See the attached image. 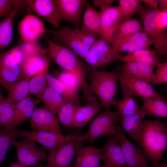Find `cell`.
Returning a JSON list of instances; mask_svg holds the SVG:
<instances>
[{
  "mask_svg": "<svg viewBox=\"0 0 167 167\" xmlns=\"http://www.w3.org/2000/svg\"><path fill=\"white\" fill-rule=\"evenodd\" d=\"M142 122L139 144L145 159L150 160L153 167L160 164L167 149V128L160 118Z\"/></svg>",
  "mask_w": 167,
  "mask_h": 167,
  "instance_id": "cell-1",
  "label": "cell"
},
{
  "mask_svg": "<svg viewBox=\"0 0 167 167\" xmlns=\"http://www.w3.org/2000/svg\"><path fill=\"white\" fill-rule=\"evenodd\" d=\"M47 49L51 58L60 66L73 74L77 78L83 92V100L86 102L95 96L91 92L86 79L88 66L67 47L52 42L47 38Z\"/></svg>",
  "mask_w": 167,
  "mask_h": 167,
  "instance_id": "cell-2",
  "label": "cell"
},
{
  "mask_svg": "<svg viewBox=\"0 0 167 167\" xmlns=\"http://www.w3.org/2000/svg\"><path fill=\"white\" fill-rule=\"evenodd\" d=\"M87 77L91 92L100 99L105 110H109L111 105H117L115 96L118 92V72L94 70Z\"/></svg>",
  "mask_w": 167,
  "mask_h": 167,
  "instance_id": "cell-3",
  "label": "cell"
},
{
  "mask_svg": "<svg viewBox=\"0 0 167 167\" xmlns=\"http://www.w3.org/2000/svg\"><path fill=\"white\" fill-rule=\"evenodd\" d=\"M121 116L117 112L109 110L101 111L92 122L87 133L83 136H77V138L93 143L100 137H109L116 135L119 126L116 125L115 123Z\"/></svg>",
  "mask_w": 167,
  "mask_h": 167,
  "instance_id": "cell-4",
  "label": "cell"
},
{
  "mask_svg": "<svg viewBox=\"0 0 167 167\" xmlns=\"http://www.w3.org/2000/svg\"><path fill=\"white\" fill-rule=\"evenodd\" d=\"M140 17L143 32L153 41L156 54L160 56L167 53V34L160 29L158 21L159 12L149 7H143L138 12Z\"/></svg>",
  "mask_w": 167,
  "mask_h": 167,
  "instance_id": "cell-5",
  "label": "cell"
},
{
  "mask_svg": "<svg viewBox=\"0 0 167 167\" xmlns=\"http://www.w3.org/2000/svg\"><path fill=\"white\" fill-rule=\"evenodd\" d=\"M118 80L122 91V98L140 96L166 102V97L157 92L150 84L131 78L122 71L118 72Z\"/></svg>",
  "mask_w": 167,
  "mask_h": 167,
  "instance_id": "cell-6",
  "label": "cell"
},
{
  "mask_svg": "<svg viewBox=\"0 0 167 167\" xmlns=\"http://www.w3.org/2000/svg\"><path fill=\"white\" fill-rule=\"evenodd\" d=\"M122 54L115 52L112 46L102 38L97 39L89 48L84 60L93 70L113 62L120 61Z\"/></svg>",
  "mask_w": 167,
  "mask_h": 167,
  "instance_id": "cell-7",
  "label": "cell"
},
{
  "mask_svg": "<svg viewBox=\"0 0 167 167\" xmlns=\"http://www.w3.org/2000/svg\"><path fill=\"white\" fill-rule=\"evenodd\" d=\"M77 136L72 135L60 144L52 155L47 156L46 167H73V160L83 144Z\"/></svg>",
  "mask_w": 167,
  "mask_h": 167,
  "instance_id": "cell-8",
  "label": "cell"
},
{
  "mask_svg": "<svg viewBox=\"0 0 167 167\" xmlns=\"http://www.w3.org/2000/svg\"><path fill=\"white\" fill-rule=\"evenodd\" d=\"M36 143L27 136L21 141L15 140L14 142L13 146L16 150L18 162L28 167L40 162L46 161L47 159L46 153Z\"/></svg>",
  "mask_w": 167,
  "mask_h": 167,
  "instance_id": "cell-9",
  "label": "cell"
},
{
  "mask_svg": "<svg viewBox=\"0 0 167 167\" xmlns=\"http://www.w3.org/2000/svg\"><path fill=\"white\" fill-rule=\"evenodd\" d=\"M51 36L52 42L65 46L84 59L87 55L89 48L77 37L75 29L65 26L56 30L46 31Z\"/></svg>",
  "mask_w": 167,
  "mask_h": 167,
  "instance_id": "cell-10",
  "label": "cell"
},
{
  "mask_svg": "<svg viewBox=\"0 0 167 167\" xmlns=\"http://www.w3.org/2000/svg\"><path fill=\"white\" fill-rule=\"evenodd\" d=\"M26 76L9 50L0 54V82L2 86L6 89L11 84Z\"/></svg>",
  "mask_w": 167,
  "mask_h": 167,
  "instance_id": "cell-11",
  "label": "cell"
},
{
  "mask_svg": "<svg viewBox=\"0 0 167 167\" xmlns=\"http://www.w3.org/2000/svg\"><path fill=\"white\" fill-rule=\"evenodd\" d=\"M25 7L28 13L34 12L46 19L55 28H60L61 18L54 0H27Z\"/></svg>",
  "mask_w": 167,
  "mask_h": 167,
  "instance_id": "cell-12",
  "label": "cell"
},
{
  "mask_svg": "<svg viewBox=\"0 0 167 167\" xmlns=\"http://www.w3.org/2000/svg\"><path fill=\"white\" fill-rule=\"evenodd\" d=\"M55 115L45 105L36 108L29 119L31 126L34 130L62 135L58 121Z\"/></svg>",
  "mask_w": 167,
  "mask_h": 167,
  "instance_id": "cell-13",
  "label": "cell"
},
{
  "mask_svg": "<svg viewBox=\"0 0 167 167\" xmlns=\"http://www.w3.org/2000/svg\"><path fill=\"white\" fill-rule=\"evenodd\" d=\"M153 41L143 32L130 35L121 39L112 41L110 44L117 53H128L141 49H149Z\"/></svg>",
  "mask_w": 167,
  "mask_h": 167,
  "instance_id": "cell-14",
  "label": "cell"
},
{
  "mask_svg": "<svg viewBox=\"0 0 167 167\" xmlns=\"http://www.w3.org/2000/svg\"><path fill=\"white\" fill-rule=\"evenodd\" d=\"M118 143L122 149L125 161L124 167H148L140 148L132 144L126 137L121 127L117 134Z\"/></svg>",
  "mask_w": 167,
  "mask_h": 167,
  "instance_id": "cell-15",
  "label": "cell"
},
{
  "mask_svg": "<svg viewBox=\"0 0 167 167\" xmlns=\"http://www.w3.org/2000/svg\"><path fill=\"white\" fill-rule=\"evenodd\" d=\"M101 160L109 167H124L125 161L123 152L116 135L111 137L105 145L100 148Z\"/></svg>",
  "mask_w": 167,
  "mask_h": 167,
  "instance_id": "cell-16",
  "label": "cell"
},
{
  "mask_svg": "<svg viewBox=\"0 0 167 167\" xmlns=\"http://www.w3.org/2000/svg\"><path fill=\"white\" fill-rule=\"evenodd\" d=\"M99 7L101 25L100 35L109 43V33L119 23L123 16L122 10L119 6H109Z\"/></svg>",
  "mask_w": 167,
  "mask_h": 167,
  "instance_id": "cell-17",
  "label": "cell"
},
{
  "mask_svg": "<svg viewBox=\"0 0 167 167\" xmlns=\"http://www.w3.org/2000/svg\"><path fill=\"white\" fill-rule=\"evenodd\" d=\"M61 20L68 21L76 26L80 23L84 6L87 1L85 0H54Z\"/></svg>",
  "mask_w": 167,
  "mask_h": 167,
  "instance_id": "cell-18",
  "label": "cell"
},
{
  "mask_svg": "<svg viewBox=\"0 0 167 167\" xmlns=\"http://www.w3.org/2000/svg\"><path fill=\"white\" fill-rule=\"evenodd\" d=\"M39 102L26 97L17 104L13 116L3 127V129L12 130L26 120L30 119Z\"/></svg>",
  "mask_w": 167,
  "mask_h": 167,
  "instance_id": "cell-19",
  "label": "cell"
},
{
  "mask_svg": "<svg viewBox=\"0 0 167 167\" xmlns=\"http://www.w3.org/2000/svg\"><path fill=\"white\" fill-rule=\"evenodd\" d=\"M21 40L35 41L46 32L44 24L37 17L29 14L21 20L19 26Z\"/></svg>",
  "mask_w": 167,
  "mask_h": 167,
  "instance_id": "cell-20",
  "label": "cell"
},
{
  "mask_svg": "<svg viewBox=\"0 0 167 167\" xmlns=\"http://www.w3.org/2000/svg\"><path fill=\"white\" fill-rule=\"evenodd\" d=\"M72 135L64 136L51 132L34 130L29 132L27 136L38 143L49 151L48 156L52 155L62 143L70 138Z\"/></svg>",
  "mask_w": 167,
  "mask_h": 167,
  "instance_id": "cell-21",
  "label": "cell"
},
{
  "mask_svg": "<svg viewBox=\"0 0 167 167\" xmlns=\"http://www.w3.org/2000/svg\"><path fill=\"white\" fill-rule=\"evenodd\" d=\"M151 65L143 63H126L121 68L125 74L132 78L149 83L155 79L153 69Z\"/></svg>",
  "mask_w": 167,
  "mask_h": 167,
  "instance_id": "cell-22",
  "label": "cell"
},
{
  "mask_svg": "<svg viewBox=\"0 0 167 167\" xmlns=\"http://www.w3.org/2000/svg\"><path fill=\"white\" fill-rule=\"evenodd\" d=\"M83 17L81 31L84 34L97 39L100 35L101 21L99 12L88 2Z\"/></svg>",
  "mask_w": 167,
  "mask_h": 167,
  "instance_id": "cell-23",
  "label": "cell"
},
{
  "mask_svg": "<svg viewBox=\"0 0 167 167\" xmlns=\"http://www.w3.org/2000/svg\"><path fill=\"white\" fill-rule=\"evenodd\" d=\"M104 107L96 99L92 98L87 101V105L78 107L74 116V127L79 128L84 126Z\"/></svg>",
  "mask_w": 167,
  "mask_h": 167,
  "instance_id": "cell-24",
  "label": "cell"
},
{
  "mask_svg": "<svg viewBox=\"0 0 167 167\" xmlns=\"http://www.w3.org/2000/svg\"><path fill=\"white\" fill-rule=\"evenodd\" d=\"M145 115L142 107L132 115L121 116L119 121L123 129L137 143L140 141V135L143 127L142 118Z\"/></svg>",
  "mask_w": 167,
  "mask_h": 167,
  "instance_id": "cell-25",
  "label": "cell"
},
{
  "mask_svg": "<svg viewBox=\"0 0 167 167\" xmlns=\"http://www.w3.org/2000/svg\"><path fill=\"white\" fill-rule=\"evenodd\" d=\"M141 24L136 18L130 19L114 27L109 34V43L113 40H118L136 33L143 32Z\"/></svg>",
  "mask_w": 167,
  "mask_h": 167,
  "instance_id": "cell-26",
  "label": "cell"
},
{
  "mask_svg": "<svg viewBox=\"0 0 167 167\" xmlns=\"http://www.w3.org/2000/svg\"><path fill=\"white\" fill-rule=\"evenodd\" d=\"M100 151L91 146L82 147L76 156L73 167H99Z\"/></svg>",
  "mask_w": 167,
  "mask_h": 167,
  "instance_id": "cell-27",
  "label": "cell"
},
{
  "mask_svg": "<svg viewBox=\"0 0 167 167\" xmlns=\"http://www.w3.org/2000/svg\"><path fill=\"white\" fill-rule=\"evenodd\" d=\"M31 77L26 76L11 84L6 89L8 95L6 100L14 106L27 97L29 93V82Z\"/></svg>",
  "mask_w": 167,
  "mask_h": 167,
  "instance_id": "cell-28",
  "label": "cell"
},
{
  "mask_svg": "<svg viewBox=\"0 0 167 167\" xmlns=\"http://www.w3.org/2000/svg\"><path fill=\"white\" fill-rule=\"evenodd\" d=\"M47 80L48 86L58 92L67 101L82 105L79 94V89L69 87L60 81L52 74L48 73Z\"/></svg>",
  "mask_w": 167,
  "mask_h": 167,
  "instance_id": "cell-29",
  "label": "cell"
},
{
  "mask_svg": "<svg viewBox=\"0 0 167 167\" xmlns=\"http://www.w3.org/2000/svg\"><path fill=\"white\" fill-rule=\"evenodd\" d=\"M120 61L126 63L133 62L145 63L154 68L160 63L155 51L149 49H139L129 52L125 56L121 57Z\"/></svg>",
  "mask_w": 167,
  "mask_h": 167,
  "instance_id": "cell-30",
  "label": "cell"
},
{
  "mask_svg": "<svg viewBox=\"0 0 167 167\" xmlns=\"http://www.w3.org/2000/svg\"><path fill=\"white\" fill-rule=\"evenodd\" d=\"M29 131L25 130L15 129L6 130L0 128V167L9 148L13 146L17 138L28 135Z\"/></svg>",
  "mask_w": 167,
  "mask_h": 167,
  "instance_id": "cell-31",
  "label": "cell"
},
{
  "mask_svg": "<svg viewBox=\"0 0 167 167\" xmlns=\"http://www.w3.org/2000/svg\"><path fill=\"white\" fill-rule=\"evenodd\" d=\"M20 8H16L0 21V51L8 46L11 41L14 20Z\"/></svg>",
  "mask_w": 167,
  "mask_h": 167,
  "instance_id": "cell-32",
  "label": "cell"
},
{
  "mask_svg": "<svg viewBox=\"0 0 167 167\" xmlns=\"http://www.w3.org/2000/svg\"><path fill=\"white\" fill-rule=\"evenodd\" d=\"M50 60L47 58L45 64L41 71L31 78L29 82V94L35 95L42 99L44 91L48 86L47 75Z\"/></svg>",
  "mask_w": 167,
  "mask_h": 167,
  "instance_id": "cell-33",
  "label": "cell"
},
{
  "mask_svg": "<svg viewBox=\"0 0 167 167\" xmlns=\"http://www.w3.org/2000/svg\"><path fill=\"white\" fill-rule=\"evenodd\" d=\"M42 54H35L27 57L21 67L26 76L30 77L34 76L42 70L47 58Z\"/></svg>",
  "mask_w": 167,
  "mask_h": 167,
  "instance_id": "cell-34",
  "label": "cell"
},
{
  "mask_svg": "<svg viewBox=\"0 0 167 167\" xmlns=\"http://www.w3.org/2000/svg\"><path fill=\"white\" fill-rule=\"evenodd\" d=\"M45 105L55 115L67 100L58 92L48 85L42 98Z\"/></svg>",
  "mask_w": 167,
  "mask_h": 167,
  "instance_id": "cell-35",
  "label": "cell"
},
{
  "mask_svg": "<svg viewBox=\"0 0 167 167\" xmlns=\"http://www.w3.org/2000/svg\"><path fill=\"white\" fill-rule=\"evenodd\" d=\"M142 109L145 114L159 118L167 117L166 102L155 99L143 98Z\"/></svg>",
  "mask_w": 167,
  "mask_h": 167,
  "instance_id": "cell-36",
  "label": "cell"
},
{
  "mask_svg": "<svg viewBox=\"0 0 167 167\" xmlns=\"http://www.w3.org/2000/svg\"><path fill=\"white\" fill-rule=\"evenodd\" d=\"M81 105L67 101L57 113L59 120L63 126L74 127V116L77 108Z\"/></svg>",
  "mask_w": 167,
  "mask_h": 167,
  "instance_id": "cell-37",
  "label": "cell"
},
{
  "mask_svg": "<svg viewBox=\"0 0 167 167\" xmlns=\"http://www.w3.org/2000/svg\"><path fill=\"white\" fill-rule=\"evenodd\" d=\"M119 6L123 11V16L118 24L131 18L143 6L141 0H119Z\"/></svg>",
  "mask_w": 167,
  "mask_h": 167,
  "instance_id": "cell-38",
  "label": "cell"
},
{
  "mask_svg": "<svg viewBox=\"0 0 167 167\" xmlns=\"http://www.w3.org/2000/svg\"><path fill=\"white\" fill-rule=\"evenodd\" d=\"M116 106L117 112L121 116L132 115L141 108L137 105L136 100L132 97L122 98L118 101Z\"/></svg>",
  "mask_w": 167,
  "mask_h": 167,
  "instance_id": "cell-39",
  "label": "cell"
},
{
  "mask_svg": "<svg viewBox=\"0 0 167 167\" xmlns=\"http://www.w3.org/2000/svg\"><path fill=\"white\" fill-rule=\"evenodd\" d=\"M26 0H0V19L11 13L17 7L26 6Z\"/></svg>",
  "mask_w": 167,
  "mask_h": 167,
  "instance_id": "cell-40",
  "label": "cell"
},
{
  "mask_svg": "<svg viewBox=\"0 0 167 167\" xmlns=\"http://www.w3.org/2000/svg\"><path fill=\"white\" fill-rule=\"evenodd\" d=\"M15 108L6 99L0 102V128L3 127L11 118Z\"/></svg>",
  "mask_w": 167,
  "mask_h": 167,
  "instance_id": "cell-41",
  "label": "cell"
},
{
  "mask_svg": "<svg viewBox=\"0 0 167 167\" xmlns=\"http://www.w3.org/2000/svg\"><path fill=\"white\" fill-rule=\"evenodd\" d=\"M35 41H24L20 45L26 57L35 54H43L48 51L47 49H45Z\"/></svg>",
  "mask_w": 167,
  "mask_h": 167,
  "instance_id": "cell-42",
  "label": "cell"
},
{
  "mask_svg": "<svg viewBox=\"0 0 167 167\" xmlns=\"http://www.w3.org/2000/svg\"><path fill=\"white\" fill-rule=\"evenodd\" d=\"M57 78L63 84L69 87L78 89L80 87L76 77L68 71L65 70L61 71Z\"/></svg>",
  "mask_w": 167,
  "mask_h": 167,
  "instance_id": "cell-43",
  "label": "cell"
},
{
  "mask_svg": "<svg viewBox=\"0 0 167 167\" xmlns=\"http://www.w3.org/2000/svg\"><path fill=\"white\" fill-rule=\"evenodd\" d=\"M156 71L154 74L155 79L151 85L165 83L167 82V62L159 63Z\"/></svg>",
  "mask_w": 167,
  "mask_h": 167,
  "instance_id": "cell-44",
  "label": "cell"
},
{
  "mask_svg": "<svg viewBox=\"0 0 167 167\" xmlns=\"http://www.w3.org/2000/svg\"><path fill=\"white\" fill-rule=\"evenodd\" d=\"M75 30L76 34L79 39L89 49L97 40L96 38L84 34L81 30L75 28Z\"/></svg>",
  "mask_w": 167,
  "mask_h": 167,
  "instance_id": "cell-45",
  "label": "cell"
},
{
  "mask_svg": "<svg viewBox=\"0 0 167 167\" xmlns=\"http://www.w3.org/2000/svg\"><path fill=\"white\" fill-rule=\"evenodd\" d=\"M9 50L17 63L21 67L27 57L20 45L15 47Z\"/></svg>",
  "mask_w": 167,
  "mask_h": 167,
  "instance_id": "cell-46",
  "label": "cell"
},
{
  "mask_svg": "<svg viewBox=\"0 0 167 167\" xmlns=\"http://www.w3.org/2000/svg\"><path fill=\"white\" fill-rule=\"evenodd\" d=\"M158 24L160 29L165 31L167 27V10L159 12Z\"/></svg>",
  "mask_w": 167,
  "mask_h": 167,
  "instance_id": "cell-47",
  "label": "cell"
},
{
  "mask_svg": "<svg viewBox=\"0 0 167 167\" xmlns=\"http://www.w3.org/2000/svg\"><path fill=\"white\" fill-rule=\"evenodd\" d=\"M149 6L150 8L156 11L159 12L160 11L158 7V0H141Z\"/></svg>",
  "mask_w": 167,
  "mask_h": 167,
  "instance_id": "cell-48",
  "label": "cell"
},
{
  "mask_svg": "<svg viewBox=\"0 0 167 167\" xmlns=\"http://www.w3.org/2000/svg\"><path fill=\"white\" fill-rule=\"evenodd\" d=\"M114 0H94L93 1L94 6H109L113 2Z\"/></svg>",
  "mask_w": 167,
  "mask_h": 167,
  "instance_id": "cell-49",
  "label": "cell"
},
{
  "mask_svg": "<svg viewBox=\"0 0 167 167\" xmlns=\"http://www.w3.org/2000/svg\"><path fill=\"white\" fill-rule=\"evenodd\" d=\"M159 9L160 11L167 10V0H158Z\"/></svg>",
  "mask_w": 167,
  "mask_h": 167,
  "instance_id": "cell-50",
  "label": "cell"
},
{
  "mask_svg": "<svg viewBox=\"0 0 167 167\" xmlns=\"http://www.w3.org/2000/svg\"><path fill=\"white\" fill-rule=\"evenodd\" d=\"M9 167H28L19 162H11L9 164Z\"/></svg>",
  "mask_w": 167,
  "mask_h": 167,
  "instance_id": "cell-51",
  "label": "cell"
},
{
  "mask_svg": "<svg viewBox=\"0 0 167 167\" xmlns=\"http://www.w3.org/2000/svg\"><path fill=\"white\" fill-rule=\"evenodd\" d=\"M1 84L0 82V102H1L6 99V98L3 95L1 90Z\"/></svg>",
  "mask_w": 167,
  "mask_h": 167,
  "instance_id": "cell-52",
  "label": "cell"
},
{
  "mask_svg": "<svg viewBox=\"0 0 167 167\" xmlns=\"http://www.w3.org/2000/svg\"><path fill=\"white\" fill-rule=\"evenodd\" d=\"M31 167H44L42 164L40 163H37L31 166Z\"/></svg>",
  "mask_w": 167,
  "mask_h": 167,
  "instance_id": "cell-53",
  "label": "cell"
},
{
  "mask_svg": "<svg viewBox=\"0 0 167 167\" xmlns=\"http://www.w3.org/2000/svg\"><path fill=\"white\" fill-rule=\"evenodd\" d=\"M153 167H167V163H166L160 164Z\"/></svg>",
  "mask_w": 167,
  "mask_h": 167,
  "instance_id": "cell-54",
  "label": "cell"
},
{
  "mask_svg": "<svg viewBox=\"0 0 167 167\" xmlns=\"http://www.w3.org/2000/svg\"><path fill=\"white\" fill-rule=\"evenodd\" d=\"M99 167H109L108 166L106 165H104L101 166H100Z\"/></svg>",
  "mask_w": 167,
  "mask_h": 167,
  "instance_id": "cell-55",
  "label": "cell"
}]
</instances>
